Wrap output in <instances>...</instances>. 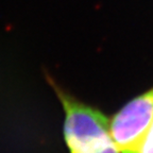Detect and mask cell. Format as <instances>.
<instances>
[{
  "label": "cell",
  "mask_w": 153,
  "mask_h": 153,
  "mask_svg": "<svg viewBox=\"0 0 153 153\" xmlns=\"http://www.w3.org/2000/svg\"><path fill=\"white\" fill-rule=\"evenodd\" d=\"M121 153H153V121L138 145L131 150Z\"/></svg>",
  "instance_id": "3"
},
{
  "label": "cell",
  "mask_w": 153,
  "mask_h": 153,
  "mask_svg": "<svg viewBox=\"0 0 153 153\" xmlns=\"http://www.w3.org/2000/svg\"><path fill=\"white\" fill-rule=\"evenodd\" d=\"M46 78L64 108V138L69 152L120 153L111 134L108 117L74 98L50 76L47 74Z\"/></svg>",
  "instance_id": "1"
},
{
  "label": "cell",
  "mask_w": 153,
  "mask_h": 153,
  "mask_svg": "<svg viewBox=\"0 0 153 153\" xmlns=\"http://www.w3.org/2000/svg\"><path fill=\"white\" fill-rule=\"evenodd\" d=\"M152 121L153 88L127 103L112 118L111 134L120 153L135 148Z\"/></svg>",
  "instance_id": "2"
}]
</instances>
